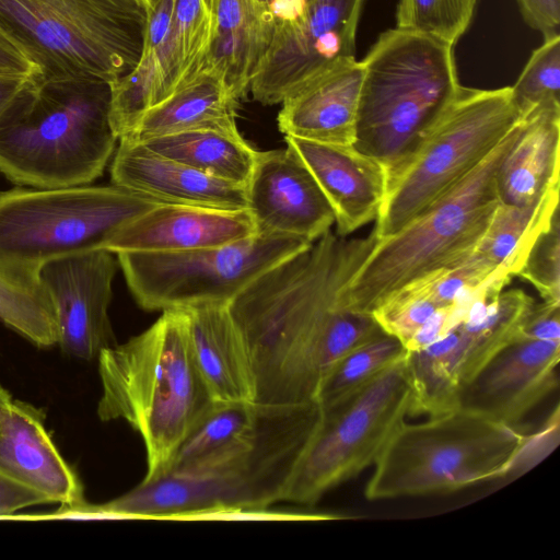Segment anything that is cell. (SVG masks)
Wrapping results in <instances>:
<instances>
[{
  "instance_id": "1",
  "label": "cell",
  "mask_w": 560,
  "mask_h": 560,
  "mask_svg": "<svg viewBox=\"0 0 560 560\" xmlns=\"http://www.w3.org/2000/svg\"><path fill=\"white\" fill-rule=\"evenodd\" d=\"M376 242L373 230L363 237L329 231L265 271L229 304L249 353L255 401L315 400L331 369L383 331L371 313L351 311L342 301Z\"/></svg>"
},
{
  "instance_id": "2",
  "label": "cell",
  "mask_w": 560,
  "mask_h": 560,
  "mask_svg": "<svg viewBox=\"0 0 560 560\" xmlns=\"http://www.w3.org/2000/svg\"><path fill=\"white\" fill-rule=\"evenodd\" d=\"M260 404V402H259ZM254 429L236 443L179 469L143 479L83 517H200L260 514L283 497L322 415L313 400L260 404Z\"/></svg>"
},
{
  "instance_id": "3",
  "label": "cell",
  "mask_w": 560,
  "mask_h": 560,
  "mask_svg": "<svg viewBox=\"0 0 560 560\" xmlns=\"http://www.w3.org/2000/svg\"><path fill=\"white\" fill-rule=\"evenodd\" d=\"M102 421L124 420L147 451L144 479L164 472L213 400L190 352L184 310H166L144 331L97 357Z\"/></svg>"
},
{
  "instance_id": "4",
  "label": "cell",
  "mask_w": 560,
  "mask_h": 560,
  "mask_svg": "<svg viewBox=\"0 0 560 560\" xmlns=\"http://www.w3.org/2000/svg\"><path fill=\"white\" fill-rule=\"evenodd\" d=\"M109 108L106 82L38 79L0 117V173L22 187L91 184L119 141Z\"/></svg>"
},
{
  "instance_id": "5",
  "label": "cell",
  "mask_w": 560,
  "mask_h": 560,
  "mask_svg": "<svg viewBox=\"0 0 560 560\" xmlns=\"http://www.w3.org/2000/svg\"><path fill=\"white\" fill-rule=\"evenodd\" d=\"M538 431L528 433L458 407L427 421H405L364 488L366 500L442 494L506 477L534 462Z\"/></svg>"
},
{
  "instance_id": "6",
  "label": "cell",
  "mask_w": 560,
  "mask_h": 560,
  "mask_svg": "<svg viewBox=\"0 0 560 560\" xmlns=\"http://www.w3.org/2000/svg\"><path fill=\"white\" fill-rule=\"evenodd\" d=\"M522 128L520 118L468 175L398 232L377 240L343 289L347 308L371 313L396 290L472 254L499 203L498 168Z\"/></svg>"
},
{
  "instance_id": "7",
  "label": "cell",
  "mask_w": 560,
  "mask_h": 560,
  "mask_svg": "<svg viewBox=\"0 0 560 560\" xmlns=\"http://www.w3.org/2000/svg\"><path fill=\"white\" fill-rule=\"evenodd\" d=\"M361 62L353 145L388 170L458 94L454 45L395 27L380 35Z\"/></svg>"
},
{
  "instance_id": "8",
  "label": "cell",
  "mask_w": 560,
  "mask_h": 560,
  "mask_svg": "<svg viewBox=\"0 0 560 560\" xmlns=\"http://www.w3.org/2000/svg\"><path fill=\"white\" fill-rule=\"evenodd\" d=\"M148 11L138 0H0V30L44 82L108 84L136 67Z\"/></svg>"
},
{
  "instance_id": "9",
  "label": "cell",
  "mask_w": 560,
  "mask_h": 560,
  "mask_svg": "<svg viewBox=\"0 0 560 560\" xmlns=\"http://www.w3.org/2000/svg\"><path fill=\"white\" fill-rule=\"evenodd\" d=\"M520 120L511 86L460 88L413 148L386 170V195L373 229L398 232L478 166Z\"/></svg>"
},
{
  "instance_id": "10",
  "label": "cell",
  "mask_w": 560,
  "mask_h": 560,
  "mask_svg": "<svg viewBox=\"0 0 560 560\" xmlns=\"http://www.w3.org/2000/svg\"><path fill=\"white\" fill-rule=\"evenodd\" d=\"M161 203L113 183L0 190V266L38 277L52 259L106 250L125 224Z\"/></svg>"
},
{
  "instance_id": "11",
  "label": "cell",
  "mask_w": 560,
  "mask_h": 560,
  "mask_svg": "<svg viewBox=\"0 0 560 560\" xmlns=\"http://www.w3.org/2000/svg\"><path fill=\"white\" fill-rule=\"evenodd\" d=\"M405 357L349 397L320 408V419L292 472L284 502L314 505L328 491L376 464L410 416Z\"/></svg>"
},
{
  "instance_id": "12",
  "label": "cell",
  "mask_w": 560,
  "mask_h": 560,
  "mask_svg": "<svg viewBox=\"0 0 560 560\" xmlns=\"http://www.w3.org/2000/svg\"><path fill=\"white\" fill-rule=\"evenodd\" d=\"M312 243L256 234L235 243L187 252L116 254L136 302L147 311L229 305L268 269Z\"/></svg>"
},
{
  "instance_id": "13",
  "label": "cell",
  "mask_w": 560,
  "mask_h": 560,
  "mask_svg": "<svg viewBox=\"0 0 560 560\" xmlns=\"http://www.w3.org/2000/svg\"><path fill=\"white\" fill-rule=\"evenodd\" d=\"M365 0H314L296 19L276 20L270 45L250 82L254 100L281 104L332 62L354 56Z\"/></svg>"
},
{
  "instance_id": "14",
  "label": "cell",
  "mask_w": 560,
  "mask_h": 560,
  "mask_svg": "<svg viewBox=\"0 0 560 560\" xmlns=\"http://www.w3.org/2000/svg\"><path fill=\"white\" fill-rule=\"evenodd\" d=\"M117 266L114 253L94 249L52 259L39 269L57 317V345L66 354L90 361L116 345L108 307Z\"/></svg>"
},
{
  "instance_id": "15",
  "label": "cell",
  "mask_w": 560,
  "mask_h": 560,
  "mask_svg": "<svg viewBox=\"0 0 560 560\" xmlns=\"http://www.w3.org/2000/svg\"><path fill=\"white\" fill-rule=\"evenodd\" d=\"M246 196L257 234L285 235L313 243L335 224L327 198L288 145L258 151Z\"/></svg>"
},
{
  "instance_id": "16",
  "label": "cell",
  "mask_w": 560,
  "mask_h": 560,
  "mask_svg": "<svg viewBox=\"0 0 560 560\" xmlns=\"http://www.w3.org/2000/svg\"><path fill=\"white\" fill-rule=\"evenodd\" d=\"M560 342L521 339L463 385L459 407L509 425L520 422L558 388Z\"/></svg>"
},
{
  "instance_id": "17",
  "label": "cell",
  "mask_w": 560,
  "mask_h": 560,
  "mask_svg": "<svg viewBox=\"0 0 560 560\" xmlns=\"http://www.w3.org/2000/svg\"><path fill=\"white\" fill-rule=\"evenodd\" d=\"M314 176L334 214L336 233L349 236L375 221L386 195V170L353 144H332L284 136Z\"/></svg>"
},
{
  "instance_id": "18",
  "label": "cell",
  "mask_w": 560,
  "mask_h": 560,
  "mask_svg": "<svg viewBox=\"0 0 560 560\" xmlns=\"http://www.w3.org/2000/svg\"><path fill=\"white\" fill-rule=\"evenodd\" d=\"M256 234L247 209L161 203L125 224L106 250L115 255L187 252L235 243Z\"/></svg>"
},
{
  "instance_id": "19",
  "label": "cell",
  "mask_w": 560,
  "mask_h": 560,
  "mask_svg": "<svg viewBox=\"0 0 560 560\" xmlns=\"http://www.w3.org/2000/svg\"><path fill=\"white\" fill-rule=\"evenodd\" d=\"M0 475L48 502H83V488L45 428V415L11 400L0 417Z\"/></svg>"
},
{
  "instance_id": "20",
  "label": "cell",
  "mask_w": 560,
  "mask_h": 560,
  "mask_svg": "<svg viewBox=\"0 0 560 560\" xmlns=\"http://www.w3.org/2000/svg\"><path fill=\"white\" fill-rule=\"evenodd\" d=\"M363 65L339 59L291 92L281 103L278 127L284 136L353 144Z\"/></svg>"
},
{
  "instance_id": "21",
  "label": "cell",
  "mask_w": 560,
  "mask_h": 560,
  "mask_svg": "<svg viewBox=\"0 0 560 560\" xmlns=\"http://www.w3.org/2000/svg\"><path fill=\"white\" fill-rule=\"evenodd\" d=\"M110 175L113 184L162 203L247 209L246 187L163 156L138 141L119 139Z\"/></svg>"
},
{
  "instance_id": "22",
  "label": "cell",
  "mask_w": 560,
  "mask_h": 560,
  "mask_svg": "<svg viewBox=\"0 0 560 560\" xmlns=\"http://www.w3.org/2000/svg\"><path fill=\"white\" fill-rule=\"evenodd\" d=\"M192 360L213 401H255V378L244 338L229 305L182 308Z\"/></svg>"
},
{
  "instance_id": "23",
  "label": "cell",
  "mask_w": 560,
  "mask_h": 560,
  "mask_svg": "<svg viewBox=\"0 0 560 560\" xmlns=\"http://www.w3.org/2000/svg\"><path fill=\"white\" fill-rule=\"evenodd\" d=\"M238 98L215 66L205 67L179 85L168 97L150 108L124 138H150L196 129L237 130Z\"/></svg>"
},
{
  "instance_id": "24",
  "label": "cell",
  "mask_w": 560,
  "mask_h": 560,
  "mask_svg": "<svg viewBox=\"0 0 560 560\" xmlns=\"http://www.w3.org/2000/svg\"><path fill=\"white\" fill-rule=\"evenodd\" d=\"M523 128L497 172L499 201L527 205L559 184L560 105H544L521 118Z\"/></svg>"
},
{
  "instance_id": "25",
  "label": "cell",
  "mask_w": 560,
  "mask_h": 560,
  "mask_svg": "<svg viewBox=\"0 0 560 560\" xmlns=\"http://www.w3.org/2000/svg\"><path fill=\"white\" fill-rule=\"evenodd\" d=\"M214 35L206 63L218 67L243 98L270 45L276 20L259 0H213Z\"/></svg>"
},
{
  "instance_id": "26",
  "label": "cell",
  "mask_w": 560,
  "mask_h": 560,
  "mask_svg": "<svg viewBox=\"0 0 560 560\" xmlns=\"http://www.w3.org/2000/svg\"><path fill=\"white\" fill-rule=\"evenodd\" d=\"M141 143L163 156L244 187L258 154L238 130L196 129L150 138Z\"/></svg>"
},
{
  "instance_id": "27",
  "label": "cell",
  "mask_w": 560,
  "mask_h": 560,
  "mask_svg": "<svg viewBox=\"0 0 560 560\" xmlns=\"http://www.w3.org/2000/svg\"><path fill=\"white\" fill-rule=\"evenodd\" d=\"M213 35V0H174L170 30L156 52L160 103L205 67Z\"/></svg>"
},
{
  "instance_id": "28",
  "label": "cell",
  "mask_w": 560,
  "mask_h": 560,
  "mask_svg": "<svg viewBox=\"0 0 560 560\" xmlns=\"http://www.w3.org/2000/svg\"><path fill=\"white\" fill-rule=\"evenodd\" d=\"M534 304V299L521 289L503 290L456 327L460 341L458 374L462 386L503 349L521 339L522 326Z\"/></svg>"
},
{
  "instance_id": "29",
  "label": "cell",
  "mask_w": 560,
  "mask_h": 560,
  "mask_svg": "<svg viewBox=\"0 0 560 560\" xmlns=\"http://www.w3.org/2000/svg\"><path fill=\"white\" fill-rule=\"evenodd\" d=\"M559 211V184L538 200L516 206L499 201L472 254L498 269L505 266L515 277L538 234Z\"/></svg>"
},
{
  "instance_id": "30",
  "label": "cell",
  "mask_w": 560,
  "mask_h": 560,
  "mask_svg": "<svg viewBox=\"0 0 560 560\" xmlns=\"http://www.w3.org/2000/svg\"><path fill=\"white\" fill-rule=\"evenodd\" d=\"M460 341L456 328L417 351H407L405 373L410 416L435 417L459 407Z\"/></svg>"
},
{
  "instance_id": "31",
  "label": "cell",
  "mask_w": 560,
  "mask_h": 560,
  "mask_svg": "<svg viewBox=\"0 0 560 560\" xmlns=\"http://www.w3.org/2000/svg\"><path fill=\"white\" fill-rule=\"evenodd\" d=\"M0 322L38 348L58 343L55 308L37 276L0 266Z\"/></svg>"
},
{
  "instance_id": "32",
  "label": "cell",
  "mask_w": 560,
  "mask_h": 560,
  "mask_svg": "<svg viewBox=\"0 0 560 560\" xmlns=\"http://www.w3.org/2000/svg\"><path fill=\"white\" fill-rule=\"evenodd\" d=\"M260 406L250 400L213 401L179 445L165 471L186 467L243 439L254 429Z\"/></svg>"
},
{
  "instance_id": "33",
  "label": "cell",
  "mask_w": 560,
  "mask_h": 560,
  "mask_svg": "<svg viewBox=\"0 0 560 560\" xmlns=\"http://www.w3.org/2000/svg\"><path fill=\"white\" fill-rule=\"evenodd\" d=\"M407 350L382 331L346 354L327 374L316 394L322 409L349 397L400 360Z\"/></svg>"
},
{
  "instance_id": "34",
  "label": "cell",
  "mask_w": 560,
  "mask_h": 560,
  "mask_svg": "<svg viewBox=\"0 0 560 560\" xmlns=\"http://www.w3.org/2000/svg\"><path fill=\"white\" fill-rule=\"evenodd\" d=\"M511 91L520 118L544 105H560L559 34L545 38L532 52Z\"/></svg>"
},
{
  "instance_id": "35",
  "label": "cell",
  "mask_w": 560,
  "mask_h": 560,
  "mask_svg": "<svg viewBox=\"0 0 560 560\" xmlns=\"http://www.w3.org/2000/svg\"><path fill=\"white\" fill-rule=\"evenodd\" d=\"M477 0H398L396 27L454 45L470 25Z\"/></svg>"
},
{
  "instance_id": "36",
  "label": "cell",
  "mask_w": 560,
  "mask_h": 560,
  "mask_svg": "<svg viewBox=\"0 0 560 560\" xmlns=\"http://www.w3.org/2000/svg\"><path fill=\"white\" fill-rule=\"evenodd\" d=\"M439 308L418 282L396 290L371 312L380 328L405 347Z\"/></svg>"
},
{
  "instance_id": "37",
  "label": "cell",
  "mask_w": 560,
  "mask_h": 560,
  "mask_svg": "<svg viewBox=\"0 0 560 560\" xmlns=\"http://www.w3.org/2000/svg\"><path fill=\"white\" fill-rule=\"evenodd\" d=\"M515 277L530 283L542 302L560 305L559 211L538 234Z\"/></svg>"
},
{
  "instance_id": "38",
  "label": "cell",
  "mask_w": 560,
  "mask_h": 560,
  "mask_svg": "<svg viewBox=\"0 0 560 560\" xmlns=\"http://www.w3.org/2000/svg\"><path fill=\"white\" fill-rule=\"evenodd\" d=\"M521 339L560 342V305L535 302L522 326Z\"/></svg>"
},
{
  "instance_id": "39",
  "label": "cell",
  "mask_w": 560,
  "mask_h": 560,
  "mask_svg": "<svg viewBox=\"0 0 560 560\" xmlns=\"http://www.w3.org/2000/svg\"><path fill=\"white\" fill-rule=\"evenodd\" d=\"M526 23L545 38L559 34L560 0H516Z\"/></svg>"
},
{
  "instance_id": "40",
  "label": "cell",
  "mask_w": 560,
  "mask_h": 560,
  "mask_svg": "<svg viewBox=\"0 0 560 560\" xmlns=\"http://www.w3.org/2000/svg\"><path fill=\"white\" fill-rule=\"evenodd\" d=\"M0 73L42 77L39 67L26 50L0 30Z\"/></svg>"
},
{
  "instance_id": "41",
  "label": "cell",
  "mask_w": 560,
  "mask_h": 560,
  "mask_svg": "<svg viewBox=\"0 0 560 560\" xmlns=\"http://www.w3.org/2000/svg\"><path fill=\"white\" fill-rule=\"evenodd\" d=\"M49 503L43 495L25 489L0 475V516H7L16 511Z\"/></svg>"
},
{
  "instance_id": "42",
  "label": "cell",
  "mask_w": 560,
  "mask_h": 560,
  "mask_svg": "<svg viewBox=\"0 0 560 560\" xmlns=\"http://www.w3.org/2000/svg\"><path fill=\"white\" fill-rule=\"evenodd\" d=\"M40 78L0 73V117Z\"/></svg>"
},
{
  "instance_id": "43",
  "label": "cell",
  "mask_w": 560,
  "mask_h": 560,
  "mask_svg": "<svg viewBox=\"0 0 560 560\" xmlns=\"http://www.w3.org/2000/svg\"><path fill=\"white\" fill-rule=\"evenodd\" d=\"M12 400L11 395L8 390H5L2 386H0V417L4 410V408L8 406V404Z\"/></svg>"
},
{
  "instance_id": "44",
  "label": "cell",
  "mask_w": 560,
  "mask_h": 560,
  "mask_svg": "<svg viewBox=\"0 0 560 560\" xmlns=\"http://www.w3.org/2000/svg\"><path fill=\"white\" fill-rule=\"evenodd\" d=\"M144 8L145 10L149 12L156 3L159 0H138Z\"/></svg>"
},
{
  "instance_id": "45",
  "label": "cell",
  "mask_w": 560,
  "mask_h": 560,
  "mask_svg": "<svg viewBox=\"0 0 560 560\" xmlns=\"http://www.w3.org/2000/svg\"><path fill=\"white\" fill-rule=\"evenodd\" d=\"M259 1H261V2H265V3H268V4H269L272 0H259Z\"/></svg>"
},
{
  "instance_id": "46",
  "label": "cell",
  "mask_w": 560,
  "mask_h": 560,
  "mask_svg": "<svg viewBox=\"0 0 560 560\" xmlns=\"http://www.w3.org/2000/svg\"><path fill=\"white\" fill-rule=\"evenodd\" d=\"M306 1H307V3H308V2H312V1H314V0H306Z\"/></svg>"
}]
</instances>
